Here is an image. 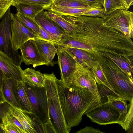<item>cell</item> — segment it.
<instances>
[{
	"label": "cell",
	"mask_w": 133,
	"mask_h": 133,
	"mask_svg": "<svg viewBox=\"0 0 133 133\" xmlns=\"http://www.w3.org/2000/svg\"><path fill=\"white\" fill-rule=\"evenodd\" d=\"M59 98L67 124L77 126L82 116L101 105L96 97L86 89L65 84L56 79Z\"/></svg>",
	"instance_id": "cell-1"
},
{
	"label": "cell",
	"mask_w": 133,
	"mask_h": 133,
	"mask_svg": "<svg viewBox=\"0 0 133 133\" xmlns=\"http://www.w3.org/2000/svg\"><path fill=\"white\" fill-rule=\"evenodd\" d=\"M43 75L49 113L55 127L58 133H69L71 128L66 122L62 110L57 91V78L53 72Z\"/></svg>",
	"instance_id": "cell-2"
},
{
	"label": "cell",
	"mask_w": 133,
	"mask_h": 133,
	"mask_svg": "<svg viewBox=\"0 0 133 133\" xmlns=\"http://www.w3.org/2000/svg\"><path fill=\"white\" fill-rule=\"evenodd\" d=\"M11 14L10 8L0 21V51L15 64L20 66L22 62L21 56L14 47L11 38Z\"/></svg>",
	"instance_id": "cell-3"
},
{
	"label": "cell",
	"mask_w": 133,
	"mask_h": 133,
	"mask_svg": "<svg viewBox=\"0 0 133 133\" xmlns=\"http://www.w3.org/2000/svg\"><path fill=\"white\" fill-rule=\"evenodd\" d=\"M104 74L109 84L122 99L130 102L133 100V83L124 72L104 71Z\"/></svg>",
	"instance_id": "cell-4"
},
{
	"label": "cell",
	"mask_w": 133,
	"mask_h": 133,
	"mask_svg": "<svg viewBox=\"0 0 133 133\" xmlns=\"http://www.w3.org/2000/svg\"><path fill=\"white\" fill-rule=\"evenodd\" d=\"M25 84L34 114L43 123L46 121L48 116L50 115L45 86L39 88L31 86L26 83Z\"/></svg>",
	"instance_id": "cell-5"
},
{
	"label": "cell",
	"mask_w": 133,
	"mask_h": 133,
	"mask_svg": "<svg viewBox=\"0 0 133 133\" xmlns=\"http://www.w3.org/2000/svg\"><path fill=\"white\" fill-rule=\"evenodd\" d=\"M86 114L92 122L100 125L122 124L119 111L108 103L101 104Z\"/></svg>",
	"instance_id": "cell-6"
},
{
	"label": "cell",
	"mask_w": 133,
	"mask_h": 133,
	"mask_svg": "<svg viewBox=\"0 0 133 133\" xmlns=\"http://www.w3.org/2000/svg\"><path fill=\"white\" fill-rule=\"evenodd\" d=\"M104 25L123 32L132 28L133 13L124 9L116 10L106 15L103 18Z\"/></svg>",
	"instance_id": "cell-7"
},
{
	"label": "cell",
	"mask_w": 133,
	"mask_h": 133,
	"mask_svg": "<svg viewBox=\"0 0 133 133\" xmlns=\"http://www.w3.org/2000/svg\"><path fill=\"white\" fill-rule=\"evenodd\" d=\"M57 46L56 54L58 56L57 63L60 70V80L66 83L78 70L81 68V66L63 46L59 45Z\"/></svg>",
	"instance_id": "cell-8"
},
{
	"label": "cell",
	"mask_w": 133,
	"mask_h": 133,
	"mask_svg": "<svg viewBox=\"0 0 133 133\" xmlns=\"http://www.w3.org/2000/svg\"><path fill=\"white\" fill-rule=\"evenodd\" d=\"M22 62L26 65L35 68L43 65H50L49 62L39 51L34 39H30L21 47Z\"/></svg>",
	"instance_id": "cell-9"
},
{
	"label": "cell",
	"mask_w": 133,
	"mask_h": 133,
	"mask_svg": "<svg viewBox=\"0 0 133 133\" xmlns=\"http://www.w3.org/2000/svg\"><path fill=\"white\" fill-rule=\"evenodd\" d=\"M65 84L88 89L100 103L97 83L91 72L85 71L81 68L74 74L68 82Z\"/></svg>",
	"instance_id": "cell-10"
},
{
	"label": "cell",
	"mask_w": 133,
	"mask_h": 133,
	"mask_svg": "<svg viewBox=\"0 0 133 133\" xmlns=\"http://www.w3.org/2000/svg\"><path fill=\"white\" fill-rule=\"evenodd\" d=\"M11 17V38L14 47L18 50L28 40L36 38L32 32L18 22L12 13Z\"/></svg>",
	"instance_id": "cell-11"
},
{
	"label": "cell",
	"mask_w": 133,
	"mask_h": 133,
	"mask_svg": "<svg viewBox=\"0 0 133 133\" xmlns=\"http://www.w3.org/2000/svg\"><path fill=\"white\" fill-rule=\"evenodd\" d=\"M43 11L35 17L34 20L38 25L42 27L55 41L60 45V42L64 33V31L54 21L45 15Z\"/></svg>",
	"instance_id": "cell-12"
},
{
	"label": "cell",
	"mask_w": 133,
	"mask_h": 133,
	"mask_svg": "<svg viewBox=\"0 0 133 133\" xmlns=\"http://www.w3.org/2000/svg\"><path fill=\"white\" fill-rule=\"evenodd\" d=\"M43 11L44 14L54 21L63 30L68 34L80 33L82 30L81 24L77 22L70 21L48 9Z\"/></svg>",
	"instance_id": "cell-13"
},
{
	"label": "cell",
	"mask_w": 133,
	"mask_h": 133,
	"mask_svg": "<svg viewBox=\"0 0 133 133\" xmlns=\"http://www.w3.org/2000/svg\"><path fill=\"white\" fill-rule=\"evenodd\" d=\"M0 69L5 76L12 78L17 81H23V70L21 66L14 64L1 51Z\"/></svg>",
	"instance_id": "cell-14"
},
{
	"label": "cell",
	"mask_w": 133,
	"mask_h": 133,
	"mask_svg": "<svg viewBox=\"0 0 133 133\" xmlns=\"http://www.w3.org/2000/svg\"><path fill=\"white\" fill-rule=\"evenodd\" d=\"M17 81L12 78L4 76L2 80V91L6 102L13 108L23 110L17 100L15 93V86Z\"/></svg>",
	"instance_id": "cell-15"
},
{
	"label": "cell",
	"mask_w": 133,
	"mask_h": 133,
	"mask_svg": "<svg viewBox=\"0 0 133 133\" xmlns=\"http://www.w3.org/2000/svg\"><path fill=\"white\" fill-rule=\"evenodd\" d=\"M15 91L17 100L23 109L29 114H34L25 83L23 81H17L15 86Z\"/></svg>",
	"instance_id": "cell-16"
},
{
	"label": "cell",
	"mask_w": 133,
	"mask_h": 133,
	"mask_svg": "<svg viewBox=\"0 0 133 133\" xmlns=\"http://www.w3.org/2000/svg\"><path fill=\"white\" fill-rule=\"evenodd\" d=\"M23 81L31 86L42 88L45 87V80L43 74L29 68L23 70Z\"/></svg>",
	"instance_id": "cell-17"
},
{
	"label": "cell",
	"mask_w": 133,
	"mask_h": 133,
	"mask_svg": "<svg viewBox=\"0 0 133 133\" xmlns=\"http://www.w3.org/2000/svg\"><path fill=\"white\" fill-rule=\"evenodd\" d=\"M11 113L18 120L26 133H37L29 112L13 107L11 110Z\"/></svg>",
	"instance_id": "cell-18"
},
{
	"label": "cell",
	"mask_w": 133,
	"mask_h": 133,
	"mask_svg": "<svg viewBox=\"0 0 133 133\" xmlns=\"http://www.w3.org/2000/svg\"><path fill=\"white\" fill-rule=\"evenodd\" d=\"M41 53L49 62L50 65H54L53 59L57 51L56 45L51 43L39 39H34Z\"/></svg>",
	"instance_id": "cell-19"
},
{
	"label": "cell",
	"mask_w": 133,
	"mask_h": 133,
	"mask_svg": "<svg viewBox=\"0 0 133 133\" xmlns=\"http://www.w3.org/2000/svg\"><path fill=\"white\" fill-rule=\"evenodd\" d=\"M65 7L94 9L103 6L100 4L82 0H55L52 3Z\"/></svg>",
	"instance_id": "cell-20"
},
{
	"label": "cell",
	"mask_w": 133,
	"mask_h": 133,
	"mask_svg": "<svg viewBox=\"0 0 133 133\" xmlns=\"http://www.w3.org/2000/svg\"><path fill=\"white\" fill-rule=\"evenodd\" d=\"M18 12L32 19H34L39 13L47 8L43 5L24 3L17 4Z\"/></svg>",
	"instance_id": "cell-21"
},
{
	"label": "cell",
	"mask_w": 133,
	"mask_h": 133,
	"mask_svg": "<svg viewBox=\"0 0 133 133\" xmlns=\"http://www.w3.org/2000/svg\"><path fill=\"white\" fill-rule=\"evenodd\" d=\"M47 9L58 15L74 17L82 15L85 12L92 9L65 7L53 4Z\"/></svg>",
	"instance_id": "cell-22"
},
{
	"label": "cell",
	"mask_w": 133,
	"mask_h": 133,
	"mask_svg": "<svg viewBox=\"0 0 133 133\" xmlns=\"http://www.w3.org/2000/svg\"><path fill=\"white\" fill-rule=\"evenodd\" d=\"M14 15L18 22L32 32L38 39L39 35V29L38 24L34 20L18 12Z\"/></svg>",
	"instance_id": "cell-23"
},
{
	"label": "cell",
	"mask_w": 133,
	"mask_h": 133,
	"mask_svg": "<svg viewBox=\"0 0 133 133\" xmlns=\"http://www.w3.org/2000/svg\"><path fill=\"white\" fill-rule=\"evenodd\" d=\"M107 97L108 103L117 109L120 113L121 126L127 114L129 106L127 104L126 101L121 98L110 95L107 96Z\"/></svg>",
	"instance_id": "cell-24"
},
{
	"label": "cell",
	"mask_w": 133,
	"mask_h": 133,
	"mask_svg": "<svg viewBox=\"0 0 133 133\" xmlns=\"http://www.w3.org/2000/svg\"><path fill=\"white\" fill-rule=\"evenodd\" d=\"M103 7L106 15L118 9H128L125 0H104Z\"/></svg>",
	"instance_id": "cell-25"
},
{
	"label": "cell",
	"mask_w": 133,
	"mask_h": 133,
	"mask_svg": "<svg viewBox=\"0 0 133 133\" xmlns=\"http://www.w3.org/2000/svg\"><path fill=\"white\" fill-rule=\"evenodd\" d=\"M98 95L101 104L108 103L107 96L110 95L120 97L115 92L103 85L97 84Z\"/></svg>",
	"instance_id": "cell-26"
},
{
	"label": "cell",
	"mask_w": 133,
	"mask_h": 133,
	"mask_svg": "<svg viewBox=\"0 0 133 133\" xmlns=\"http://www.w3.org/2000/svg\"><path fill=\"white\" fill-rule=\"evenodd\" d=\"M129 105L128 110L126 115L123 120L122 126V128L127 131L129 126L133 124V100H132Z\"/></svg>",
	"instance_id": "cell-27"
},
{
	"label": "cell",
	"mask_w": 133,
	"mask_h": 133,
	"mask_svg": "<svg viewBox=\"0 0 133 133\" xmlns=\"http://www.w3.org/2000/svg\"><path fill=\"white\" fill-rule=\"evenodd\" d=\"M11 6L16 7L15 0H0V19Z\"/></svg>",
	"instance_id": "cell-28"
},
{
	"label": "cell",
	"mask_w": 133,
	"mask_h": 133,
	"mask_svg": "<svg viewBox=\"0 0 133 133\" xmlns=\"http://www.w3.org/2000/svg\"><path fill=\"white\" fill-rule=\"evenodd\" d=\"M105 14L103 7L90 9L85 12L83 16L103 18Z\"/></svg>",
	"instance_id": "cell-29"
},
{
	"label": "cell",
	"mask_w": 133,
	"mask_h": 133,
	"mask_svg": "<svg viewBox=\"0 0 133 133\" xmlns=\"http://www.w3.org/2000/svg\"><path fill=\"white\" fill-rule=\"evenodd\" d=\"M17 4L24 3L43 5L49 8L52 3V0H15Z\"/></svg>",
	"instance_id": "cell-30"
},
{
	"label": "cell",
	"mask_w": 133,
	"mask_h": 133,
	"mask_svg": "<svg viewBox=\"0 0 133 133\" xmlns=\"http://www.w3.org/2000/svg\"><path fill=\"white\" fill-rule=\"evenodd\" d=\"M38 25L39 29V35L38 39L51 43L54 44L57 46L60 45L59 43L55 41L48 33L42 27Z\"/></svg>",
	"instance_id": "cell-31"
},
{
	"label": "cell",
	"mask_w": 133,
	"mask_h": 133,
	"mask_svg": "<svg viewBox=\"0 0 133 133\" xmlns=\"http://www.w3.org/2000/svg\"><path fill=\"white\" fill-rule=\"evenodd\" d=\"M31 119L37 133H44L43 123L34 114H29Z\"/></svg>",
	"instance_id": "cell-32"
},
{
	"label": "cell",
	"mask_w": 133,
	"mask_h": 133,
	"mask_svg": "<svg viewBox=\"0 0 133 133\" xmlns=\"http://www.w3.org/2000/svg\"><path fill=\"white\" fill-rule=\"evenodd\" d=\"M2 126L5 133H23L15 125L8 122L2 123Z\"/></svg>",
	"instance_id": "cell-33"
},
{
	"label": "cell",
	"mask_w": 133,
	"mask_h": 133,
	"mask_svg": "<svg viewBox=\"0 0 133 133\" xmlns=\"http://www.w3.org/2000/svg\"><path fill=\"white\" fill-rule=\"evenodd\" d=\"M43 128L44 133H58L51 122L50 115L48 116L46 121L43 123Z\"/></svg>",
	"instance_id": "cell-34"
},
{
	"label": "cell",
	"mask_w": 133,
	"mask_h": 133,
	"mask_svg": "<svg viewBox=\"0 0 133 133\" xmlns=\"http://www.w3.org/2000/svg\"><path fill=\"white\" fill-rule=\"evenodd\" d=\"M13 108L6 101L0 104V120Z\"/></svg>",
	"instance_id": "cell-35"
},
{
	"label": "cell",
	"mask_w": 133,
	"mask_h": 133,
	"mask_svg": "<svg viewBox=\"0 0 133 133\" xmlns=\"http://www.w3.org/2000/svg\"><path fill=\"white\" fill-rule=\"evenodd\" d=\"M104 132L101 131L98 129L94 128L91 126H86L84 128L81 129L75 132L76 133H103Z\"/></svg>",
	"instance_id": "cell-36"
},
{
	"label": "cell",
	"mask_w": 133,
	"mask_h": 133,
	"mask_svg": "<svg viewBox=\"0 0 133 133\" xmlns=\"http://www.w3.org/2000/svg\"><path fill=\"white\" fill-rule=\"evenodd\" d=\"M91 2L99 4L103 7L104 4V0H82Z\"/></svg>",
	"instance_id": "cell-37"
},
{
	"label": "cell",
	"mask_w": 133,
	"mask_h": 133,
	"mask_svg": "<svg viewBox=\"0 0 133 133\" xmlns=\"http://www.w3.org/2000/svg\"><path fill=\"white\" fill-rule=\"evenodd\" d=\"M4 76V75L3 72L0 69V90L2 91V82L3 78Z\"/></svg>",
	"instance_id": "cell-38"
},
{
	"label": "cell",
	"mask_w": 133,
	"mask_h": 133,
	"mask_svg": "<svg viewBox=\"0 0 133 133\" xmlns=\"http://www.w3.org/2000/svg\"><path fill=\"white\" fill-rule=\"evenodd\" d=\"M128 9L133 4V0H125Z\"/></svg>",
	"instance_id": "cell-39"
},
{
	"label": "cell",
	"mask_w": 133,
	"mask_h": 133,
	"mask_svg": "<svg viewBox=\"0 0 133 133\" xmlns=\"http://www.w3.org/2000/svg\"><path fill=\"white\" fill-rule=\"evenodd\" d=\"M6 101L3 95L2 91L0 90V104Z\"/></svg>",
	"instance_id": "cell-40"
},
{
	"label": "cell",
	"mask_w": 133,
	"mask_h": 133,
	"mask_svg": "<svg viewBox=\"0 0 133 133\" xmlns=\"http://www.w3.org/2000/svg\"><path fill=\"white\" fill-rule=\"evenodd\" d=\"M0 133H5L2 126V123H0Z\"/></svg>",
	"instance_id": "cell-41"
},
{
	"label": "cell",
	"mask_w": 133,
	"mask_h": 133,
	"mask_svg": "<svg viewBox=\"0 0 133 133\" xmlns=\"http://www.w3.org/2000/svg\"><path fill=\"white\" fill-rule=\"evenodd\" d=\"M52 1H54L55 0H52Z\"/></svg>",
	"instance_id": "cell-42"
}]
</instances>
